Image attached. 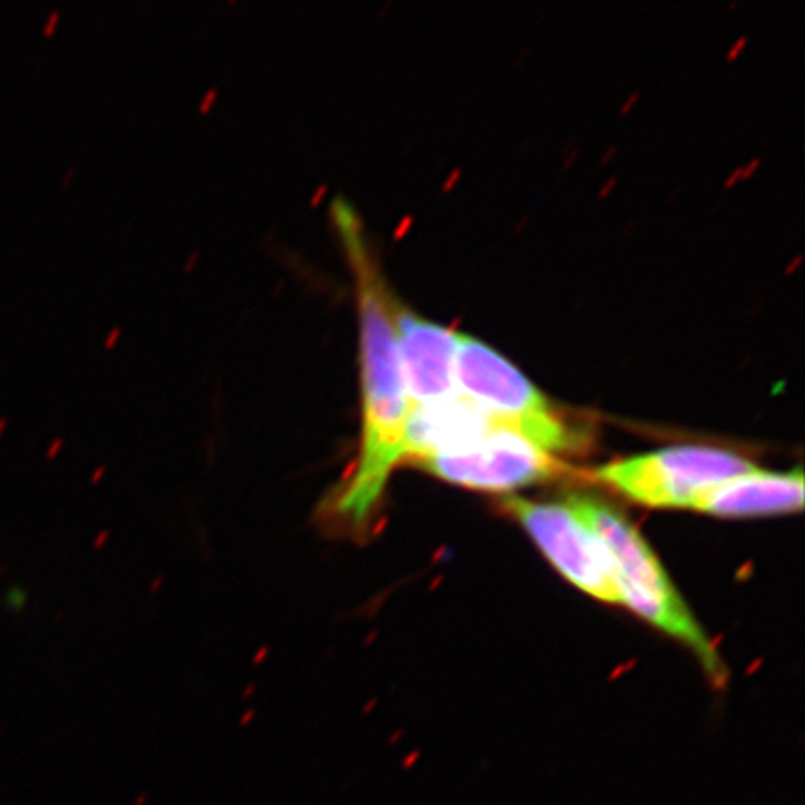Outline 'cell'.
Segmentation results:
<instances>
[{
    "mask_svg": "<svg viewBox=\"0 0 805 805\" xmlns=\"http://www.w3.org/2000/svg\"><path fill=\"white\" fill-rule=\"evenodd\" d=\"M331 216L355 278L360 332L362 440L355 470L321 507L331 528L358 533L370 526L392 472L405 459L411 403L401 371L395 304L371 250L364 222L345 198H335Z\"/></svg>",
    "mask_w": 805,
    "mask_h": 805,
    "instance_id": "obj_1",
    "label": "cell"
},
{
    "mask_svg": "<svg viewBox=\"0 0 805 805\" xmlns=\"http://www.w3.org/2000/svg\"><path fill=\"white\" fill-rule=\"evenodd\" d=\"M572 515L604 545L623 604L694 650L714 680L726 677L720 656L665 574L647 540L623 513L593 496L569 498Z\"/></svg>",
    "mask_w": 805,
    "mask_h": 805,
    "instance_id": "obj_2",
    "label": "cell"
},
{
    "mask_svg": "<svg viewBox=\"0 0 805 805\" xmlns=\"http://www.w3.org/2000/svg\"><path fill=\"white\" fill-rule=\"evenodd\" d=\"M455 382L498 427L548 453L580 451L585 436L555 411L521 370L483 341L457 332Z\"/></svg>",
    "mask_w": 805,
    "mask_h": 805,
    "instance_id": "obj_3",
    "label": "cell"
},
{
    "mask_svg": "<svg viewBox=\"0 0 805 805\" xmlns=\"http://www.w3.org/2000/svg\"><path fill=\"white\" fill-rule=\"evenodd\" d=\"M757 466L735 451L677 445L596 468L595 477L647 507H688L705 490L750 474Z\"/></svg>",
    "mask_w": 805,
    "mask_h": 805,
    "instance_id": "obj_4",
    "label": "cell"
},
{
    "mask_svg": "<svg viewBox=\"0 0 805 805\" xmlns=\"http://www.w3.org/2000/svg\"><path fill=\"white\" fill-rule=\"evenodd\" d=\"M504 507L521 522L552 565L570 584L604 602L623 604L604 545L567 506L507 496Z\"/></svg>",
    "mask_w": 805,
    "mask_h": 805,
    "instance_id": "obj_5",
    "label": "cell"
},
{
    "mask_svg": "<svg viewBox=\"0 0 805 805\" xmlns=\"http://www.w3.org/2000/svg\"><path fill=\"white\" fill-rule=\"evenodd\" d=\"M420 465L442 479L477 490L507 492L552 479L567 470L561 460L513 431L498 427L468 450L440 453Z\"/></svg>",
    "mask_w": 805,
    "mask_h": 805,
    "instance_id": "obj_6",
    "label": "cell"
},
{
    "mask_svg": "<svg viewBox=\"0 0 805 805\" xmlns=\"http://www.w3.org/2000/svg\"><path fill=\"white\" fill-rule=\"evenodd\" d=\"M395 331L403 382L411 406L459 394L455 382L457 332L395 304Z\"/></svg>",
    "mask_w": 805,
    "mask_h": 805,
    "instance_id": "obj_7",
    "label": "cell"
},
{
    "mask_svg": "<svg viewBox=\"0 0 805 805\" xmlns=\"http://www.w3.org/2000/svg\"><path fill=\"white\" fill-rule=\"evenodd\" d=\"M498 429L474 401L457 394L431 405L411 406L405 429V457L423 460L479 444Z\"/></svg>",
    "mask_w": 805,
    "mask_h": 805,
    "instance_id": "obj_8",
    "label": "cell"
},
{
    "mask_svg": "<svg viewBox=\"0 0 805 805\" xmlns=\"http://www.w3.org/2000/svg\"><path fill=\"white\" fill-rule=\"evenodd\" d=\"M804 506V474L753 470L705 490L690 509L716 516H765L800 511Z\"/></svg>",
    "mask_w": 805,
    "mask_h": 805,
    "instance_id": "obj_9",
    "label": "cell"
}]
</instances>
